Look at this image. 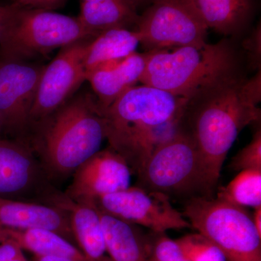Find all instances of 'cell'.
<instances>
[{
  "label": "cell",
  "mask_w": 261,
  "mask_h": 261,
  "mask_svg": "<svg viewBox=\"0 0 261 261\" xmlns=\"http://www.w3.org/2000/svg\"><path fill=\"white\" fill-rule=\"evenodd\" d=\"M260 70L239 75L187 102L181 129L191 137L200 162V196L214 197L223 164L245 127L260 121Z\"/></svg>",
  "instance_id": "6da1fadb"
},
{
  "label": "cell",
  "mask_w": 261,
  "mask_h": 261,
  "mask_svg": "<svg viewBox=\"0 0 261 261\" xmlns=\"http://www.w3.org/2000/svg\"><path fill=\"white\" fill-rule=\"evenodd\" d=\"M171 50L147 51L142 84L190 100L240 75L236 51L227 39Z\"/></svg>",
  "instance_id": "7a4b0ae2"
},
{
  "label": "cell",
  "mask_w": 261,
  "mask_h": 261,
  "mask_svg": "<svg viewBox=\"0 0 261 261\" xmlns=\"http://www.w3.org/2000/svg\"><path fill=\"white\" fill-rule=\"evenodd\" d=\"M38 142L42 168L51 177H65L100 150L106 126L97 99L82 94L41 122Z\"/></svg>",
  "instance_id": "3957f363"
},
{
  "label": "cell",
  "mask_w": 261,
  "mask_h": 261,
  "mask_svg": "<svg viewBox=\"0 0 261 261\" xmlns=\"http://www.w3.org/2000/svg\"><path fill=\"white\" fill-rule=\"evenodd\" d=\"M188 101L147 84L127 89L109 107H99L110 147L128 163L146 135L183 115Z\"/></svg>",
  "instance_id": "277c9868"
},
{
  "label": "cell",
  "mask_w": 261,
  "mask_h": 261,
  "mask_svg": "<svg viewBox=\"0 0 261 261\" xmlns=\"http://www.w3.org/2000/svg\"><path fill=\"white\" fill-rule=\"evenodd\" d=\"M182 214L221 250L226 261H261V235L245 207L197 195L186 200Z\"/></svg>",
  "instance_id": "5b68a950"
},
{
  "label": "cell",
  "mask_w": 261,
  "mask_h": 261,
  "mask_svg": "<svg viewBox=\"0 0 261 261\" xmlns=\"http://www.w3.org/2000/svg\"><path fill=\"white\" fill-rule=\"evenodd\" d=\"M94 37L78 17L20 7L0 42V59L27 61Z\"/></svg>",
  "instance_id": "8992f818"
},
{
  "label": "cell",
  "mask_w": 261,
  "mask_h": 261,
  "mask_svg": "<svg viewBox=\"0 0 261 261\" xmlns=\"http://www.w3.org/2000/svg\"><path fill=\"white\" fill-rule=\"evenodd\" d=\"M141 187L170 195H200V162L190 136L183 129L158 147L137 175Z\"/></svg>",
  "instance_id": "52a82bcc"
},
{
  "label": "cell",
  "mask_w": 261,
  "mask_h": 261,
  "mask_svg": "<svg viewBox=\"0 0 261 261\" xmlns=\"http://www.w3.org/2000/svg\"><path fill=\"white\" fill-rule=\"evenodd\" d=\"M139 17L136 32L147 51L206 42L207 29L185 0H154Z\"/></svg>",
  "instance_id": "ba28073f"
},
{
  "label": "cell",
  "mask_w": 261,
  "mask_h": 261,
  "mask_svg": "<svg viewBox=\"0 0 261 261\" xmlns=\"http://www.w3.org/2000/svg\"><path fill=\"white\" fill-rule=\"evenodd\" d=\"M169 197L161 192L130 186L103 195L94 202L106 214L155 232L191 228L190 222L173 207Z\"/></svg>",
  "instance_id": "9c48e42d"
},
{
  "label": "cell",
  "mask_w": 261,
  "mask_h": 261,
  "mask_svg": "<svg viewBox=\"0 0 261 261\" xmlns=\"http://www.w3.org/2000/svg\"><path fill=\"white\" fill-rule=\"evenodd\" d=\"M92 39L61 48L56 58L44 67L31 111V123H41L56 112L86 81L84 59Z\"/></svg>",
  "instance_id": "30bf717a"
},
{
  "label": "cell",
  "mask_w": 261,
  "mask_h": 261,
  "mask_svg": "<svg viewBox=\"0 0 261 261\" xmlns=\"http://www.w3.org/2000/svg\"><path fill=\"white\" fill-rule=\"evenodd\" d=\"M27 61L0 59V121L3 132L20 135L30 124L43 68Z\"/></svg>",
  "instance_id": "8fae6325"
},
{
  "label": "cell",
  "mask_w": 261,
  "mask_h": 261,
  "mask_svg": "<svg viewBox=\"0 0 261 261\" xmlns=\"http://www.w3.org/2000/svg\"><path fill=\"white\" fill-rule=\"evenodd\" d=\"M73 174L63 195L74 202H87L128 188L132 171L121 154L109 147L96 152Z\"/></svg>",
  "instance_id": "7c38bea8"
},
{
  "label": "cell",
  "mask_w": 261,
  "mask_h": 261,
  "mask_svg": "<svg viewBox=\"0 0 261 261\" xmlns=\"http://www.w3.org/2000/svg\"><path fill=\"white\" fill-rule=\"evenodd\" d=\"M148 53H132L126 58L97 65L86 73V81L97 96L101 109L109 107L127 89L140 82L145 71Z\"/></svg>",
  "instance_id": "4fadbf2b"
},
{
  "label": "cell",
  "mask_w": 261,
  "mask_h": 261,
  "mask_svg": "<svg viewBox=\"0 0 261 261\" xmlns=\"http://www.w3.org/2000/svg\"><path fill=\"white\" fill-rule=\"evenodd\" d=\"M51 202L68 213L75 245L87 261H112L108 253L99 210L94 201L76 202L58 195L51 196Z\"/></svg>",
  "instance_id": "5bb4252c"
},
{
  "label": "cell",
  "mask_w": 261,
  "mask_h": 261,
  "mask_svg": "<svg viewBox=\"0 0 261 261\" xmlns=\"http://www.w3.org/2000/svg\"><path fill=\"white\" fill-rule=\"evenodd\" d=\"M0 228H46L60 233L75 245L68 213L51 204L0 197Z\"/></svg>",
  "instance_id": "9a60e30c"
},
{
  "label": "cell",
  "mask_w": 261,
  "mask_h": 261,
  "mask_svg": "<svg viewBox=\"0 0 261 261\" xmlns=\"http://www.w3.org/2000/svg\"><path fill=\"white\" fill-rule=\"evenodd\" d=\"M39 171L28 147L19 141L0 137V197L13 198L28 191Z\"/></svg>",
  "instance_id": "2e32d148"
},
{
  "label": "cell",
  "mask_w": 261,
  "mask_h": 261,
  "mask_svg": "<svg viewBox=\"0 0 261 261\" xmlns=\"http://www.w3.org/2000/svg\"><path fill=\"white\" fill-rule=\"evenodd\" d=\"M207 29L225 36L241 32L254 11V0H185Z\"/></svg>",
  "instance_id": "e0dca14e"
},
{
  "label": "cell",
  "mask_w": 261,
  "mask_h": 261,
  "mask_svg": "<svg viewBox=\"0 0 261 261\" xmlns=\"http://www.w3.org/2000/svg\"><path fill=\"white\" fill-rule=\"evenodd\" d=\"M10 242L34 255H56L87 261L76 245L60 233L42 228H0V243Z\"/></svg>",
  "instance_id": "ac0fdd59"
},
{
  "label": "cell",
  "mask_w": 261,
  "mask_h": 261,
  "mask_svg": "<svg viewBox=\"0 0 261 261\" xmlns=\"http://www.w3.org/2000/svg\"><path fill=\"white\" fill-rule=\"evenodd\" d=\"M139 17L130 0H80L78 18L94 37L111 29H128Z\"/></svg>",
  "instance_id": "d6986e66"
},
{
  "label": "cell",
  "mask_w": 261,
  "mask_h": 261,
  "mask_svg": "<svg viewBox=\"0 0 261 261\" xmlns=\"http://www.w3.org/2000/svg\"><path fill=\"white\" fill-rule=\"evenodd\" d=\"M98 210L108 253L112 261H150L145 234L137 226Z\"/></svg>",
  "instance_id": "ffe728a7"
},
{
  "label": "cell",
  "mask_w": 261,
  "mask_h": 261,
  "mask_svg": "<svg viewBox=\"0 0 261 261\" xmlns=\"http://www.w3.org/2000/svg\"><path fill=\"white\" fill-rule=\"evenodd\" d=\"M139 44L135 30L115 28L100 33L87 45L84 59L86 72L106 62L126 58L137 51Z\"/></svg>",
  "instance_id": "44dd1931"
},
{
  "label": "cell",
  "mask_w": 261,
  "mask_h": 261,
  "mask_svg": "<svg viewBox=\"0 0 261 261\" xmlns=\"http://www.w3.org/2000/svg\"><path fill=\"white\" fill-rule=\"evenodd\" d=\"M218 198L241 207L261 205V171L245 170L217 192Z\"/></svg>",
  "instance_id": "7402d4cb"
},
{
  "label": "cell",
  "mask_w": 261,
  "mask_h": 261,
  "mask_svg": "<svg viewBox=\"0 0 261 261\" xmlns=\"http://www.w3.org/2000/svg\"><path fill=\"white\" fill-rule=\"evenodd\" d=\"M176 241L190 261H226L221 250L200 233H190Z\"/></svg>",
  "instance_id": "603a6c76"
},
{
  "label": "cell",
  "mask_w": 261,
  "mask_h": 261,
  "mask_svg": "<svg viewBox=\"0 0 261 261\" xmlns=\"http://www.w3.org/2000/svg\"><path fill=\"white\" fill-rule=\"evenodd\" d=\"M145 244L150 261H190L181 247L166 232H150L145 234Z\"/></svg>",
  "instance_id": "cb8c5ba5"
},
{
  "label": "cell",
  "mask_w": 261,
  "mask_h": 261,
  "mask_svg": "<svg viewBox=\"0 0 261 261\" xmlns=\"http://www.w3.org/2000/svg\"><path fill=\"white\" fill-rule=\"evenodd\" d=\"M229 168L234 171L245 170L261 171V128L254 132L251 141L231 160Z\"/></svg>",
  "instance_id": "d4e9b609"
},
{
  "label": "cell",
  "mask_w": 261,
  "mask_h": 261,
  "mask_svg": "<svg viewBox=\"0 0 261 261\" xmlns=\"http://www.w3.org/2000/svg\"><path fill=\"white\" fill-rule=\"evenodd\" d=\"M243 47L247 53V61L252 69L260 70L261 28L260 23L245 39Z\"/></svg>",
  "instance_id": "484cf974"
},
{
  "label": "cell",
  "mask_w": 261,
  "mask_h": 261,
  "mask_svg": "<svg viewBox=\"0 0 261 261\" xmlns=\"http://www.w3.org/2000/svg\"><path fill=\"white\" fill-rule=\"evenodd\" d=\"M20 7L14 4L0 5V42L13 23Z\"/></svg>",
  "instance_id": "4316f807"
},
{
  "label": "cell",
  "mask_w": 261,
  "mask_h": 261,
  "mask_svg": "<svg viewBox=\"0 0 261 261\" xmlns=\"http://www.w3.org/2000/svg\"><path fill=\"white\" fill-rule=\"evenodd\" d=\"M66 0H14V4L23 8L53 10L60 8Z\"/></svg>",
  "instance_id": "83f0119b"
},
{
  "label": "cell",
  "mask_w": 261,
  "mask_h": 261,
  "mask_svg": "<svg viewBox=\"0 0 261 261\" xmlns=\"http://www.w3.org/2000/svg\"><path fill=\"white\" fill-rule=\"evenodd\" d=\"M32 261H79L68 257L56 255H34Z\"/></svg>",
  "instance_id": "f1b7e54d"
},
{
  "label": "cell",
  "mask_w": 261,
  "mask_h": 261,
  "mask_svg": "<svg viewBox=\"0 0 261 261\" xmlns=\"http://www.w3.org/2000/svg\"><path fill=\"white\" fill-rule=\"evenodd\" d=\"M253 214L252 215V221H253L254 225L256 228L257 232L261 235V205L254 207Z\"/></svg>",
  "instance_id": "f546056e"
},
{
  "label": "cell",
  "mask_w": 261,
  "mask_h": 261,
  "mask_svg": "<svg viewBox=\"0 0 261 261\" xmlns=\"http://www.w3.org/2000/svg\"><path fill=\"white\" fill-rule=\"evenodd\" d=\"M132 3H134L136 5V7H138L139 5L143 4V3H152V2H154V0H130Z\"/></svg>",
  "instance_id": "4dcf8cb0"
},
{
  "label": "cell",
  "mask_w": 261,
  "mask_h": 261,
  "mask_svg": "<svg viewBox=\"0 0 261 261\" xmlns=\"http://www.w3.org/2000/svg\"><path fill=\"white\" fill-rule=\"evenodd\" d=\"M8 261H28L27 260V257H25V255L23 254V255H20L18 257H15L14 259H12V260H10Z\"/></svg>",
  "instance_id": "1f68e13d"
},
{
  "label": "cell",
  "mask_w": 261,
  "mask_h": 261,
  "mask_svg": "<svg viewBox=\"0 0 261 261\" xmlns=\"http://www.w3.org/2000/svg\"><path fill=\"white\" fill-rule=\"evenodd\" d=\"M3 132V125H2L1 121H0V135Z\"/></svg>",
  "instance_id": "d6a6232c"
}]
</instances>
